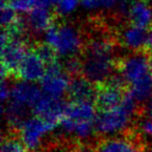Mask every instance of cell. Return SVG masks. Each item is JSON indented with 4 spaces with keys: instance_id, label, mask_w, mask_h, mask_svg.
<instances>
[{
    "instance_id": "cell-1",
    "label": "cell",
    "mask_w": 152,
    "mask_h": 152,
    "mask_svg": "<svg viewBox=\"0 0 152 152\" xmlns=\"http://www.w3.org/2000/svg\"><path fill=\"white\" fill-rule=\"evenodd\" d=\"M116 72L122 76L137 103H145L152 94V70L146 51L130 52L117 61Z\"/></svg>"
},
{
    "instance_id": "cell-2",
    "label": "cell",
    "mask_w": 152,
    "mask_h": 152,
    "mask_svg": "<svg viewBox=\"0 0 152 152\" xmlns=\"http://www.w3.org/2000/svg\"><path fill=\"white\" fill-rule=\"evenodd\" d=\"M45 43L56 50L58 55L68 58L79 56L85 42L83 34L77 26L71 23L53 24L44 34Z\"/></svg>"
},
{
    "instance_id": "cell-3",
    "label": "cell",
    "mask_w": 152,
    "mask_h": 152,
    "mask_svg": "<svg viewBox=\"0 0 152 152\" xmlns=\"http://www.w3.org/2000/svg\"><path fill=\"white\" fill-rule=\"evenodd\" d=\"M1 78L18 79V70L28 52L27 40L14 39L2 30L1 34Z\"/></svg>"
},
{
    "instance_id": "cell-4",
    "label": "cell",
    "mask_w": 152,
    "mask_h": 152,
    "mask_svg": "<svg viewBox=\"0 0 152 152\" xmlns=\"http://www.w3.org/2000/svg\"><path fill=\"white\" fill-rule=\"evenodd\" d=\"M96 110L97 112H105L121 105L129 92V87L120 74L114 73L105 81L96 85Z\"/></svg>"
},
{
    "instance_id": "cell-5",
    "label": "cell",
    "mask_w": 152,
    "mask_h": 152,
    "mask_svg": "<svg viewBox=\"0 0 152 152\" xmlns=\"http://www.w3.org/2000/svg\"><path fill=\"white\" fill-rule=\"evenodd\" d=\"M133 115L128 113L122 105L105 112H97L95 130L100 135L122 134L132 127L130 126Z\"/></svg>"
},
{
    "instance_id": "cell-6",
    "label": "cell",
    "mask_w": 152,
    "mask_h": 152,
    "mask_svg": "<svg viewBox=\"0 0 152 152\" xmlns=\"http://www.w3.org/2000/svg\"><path fill=\"white\" fill-rule=\"evenodd\" d=\"M146 146L142 133L130 128L118 137L100 140L95 145L94 152H145Z\"/></svg>"
},
{
    "instance_id": "cell-7",
    "label": "cell",
    "mask_w": 152,
    "mask_h": 152,
    "mask_svg": "<svg viewBox=\"0 0 152 152\" xmlns=\"http://www.w3.org/2000/svg\"><path fill=\"white\" fill-rule=\"evenodd\" d=\"M116 37L119 44L130 52H148L152 49V26L145 28L124 24L116 31Z\"/></svg>"
},
{
    "instance_id": "cell-8",
    "label": "cell",
    "mask_w": 152,
    "mask_h": 152,
    "mask_svg": "<svg viewBox=\"0 0 152 152\" xmlns=\"http://www.w3.org/2000/svg\"><path fill=\"white\" fill-rule=\"evenodd\" d=\"M56 128L53 124L39 117H30L23 123L19 133L24 145L31 152H42V144L45 135Z\"/></svg>"
},
{
    "instance_id": "cell-9",
    "label": "cell",
    "mask_w": 152,
    "mask_h": 152,
    "mask_svg": "<svg viewBox=\"0 0 152 152\" xmlns=\"http://www.w3.org/2000/svg\"><path fill=\"white\" fill-rule=\"evenodd\" d=\"M68 76L69 75L66 73L63 64L59 61L48 66L46 74L41 80L43 93L51 97L61 98L64 94L67 93L69 88L70 79Z\"/></svg>"
},
{
    "instance_id": "cell-10",
    "label": "cell",
    "mask_w": 152,
    "mask_h": 152,
    "mask_svg": "<svg viewBox=\"0 0 152 152\" xmlns=\"http://www.w3.org/2000/svg\"><path fill=\"white\" fill-rule=\"evenodd\" d=\"M67 105L68 103H66L61 98L51 97L43 94L40 100L34 105L32 112L34 116L57 127L59 126L65 116Z\"/></svg>"
},
{
    "instance_id": "cell-11",
    "label": "cell",
    "mask_w": 152,
    "mask_h": 152,
    "mask_svg": "<svg viewBox=\"0 0 152 152\" xmlns=\"http://www.w3.org/2000/svg\"><path fill=\"white\" fill-rule=\"evenodd\" d=\"M46 65L32 49H29L24 56L18 70V79L34 83L41 81L46 74Z\"/></svg>"
},
{
    "instance_id": "cell-12",
    "label": "cell",
    "mask_w": 152,
    "mask_h": 152,
    "mask_svg": "<svg viewBox=\"0 0 152 152\" xmlns=\"http://www.w3.org/2000/svg\"><path fill=\"white\" fill-rule=\"evenodd\" d=\"M67 94L71 102H87L95 104L97 91L96 86L94 87L93 83L83 75H78L70 79Z\"/></svg>"
},
{
    "instance_id": "cell-13",
    "label": "cell",
    "mask_w": 152,
    "mask_h": 152,
    "mask_svg": "<svg viewBox=\"0 0 152 152\" xmlns=\"http://www.w3.org/2000/svg\"><path fill=\"white\" fill-rule=\"evenodd\" d=\"M42 95L40 88L34 83L25 81L15 83L11 88V96L9 100L34 110V105L40 100Z\"/></svg>"
},
{
    "instance_id": "cell-14",
    "label": "cell",
    "mask_w": 152,
    "mask_h": 152,
    "mask_svg": "<svg viewBox=\"0 0 152 152\" xmlns=\"http://www.w3.org/2000/svg\"><path fill=\"white\" fill-rule=\"evenodd\" d=\"M55 15L50 10L42 7H37L27 14L25 18L28 32L31 34H41L46 32L54 24Z\"/></svg>"
},
{
    "instance_id": "cell-15",
    "label": "cell",
    "mask_w": 152,
    "mask_h": 152,
    "mask_svg": "<svg viewBox=\"0 0 152 152\" xmlns=\"http://www.w3.org/2000/svg\"><path fill=\"white\" fill-rule=\"evenodd\" d=\"M128 23L140 26V27H151L152 7H150L146 1L143 0H134L129 12Z\"/></svg>"
},
{
    "instance_id": "cell-16",
    "label": "cell",
    "mask_w": 152,
    "mask_h": 152,
    "mask_svg": "<svg viewBox=\"0 0 152 152\" xmlns=\"http://www.w3.org/2000/svg\"><path fill=\"white\" fill-rule=\"evenodd\" d=\"M19 131L7 130L2 135L1 140V152H26V146L21 140Z\"/></svg>"
},
{
    "instance_id": "cell-17",
    "label": "cell",
    "mask_w": 152,
    "mask_h": 152,
    "mask_svg": "<svg viewBox=\"0 0 152 152\" xmlns=\"http://www.w3.org/2000/svg\"><path fill=\"white\" fill-rule=\"evenodd\" d=\"M32 50L40 56V58L45 63L46 67L50 65H53L56 61H58V53L56 52L53 47L48 45L47 43H36L32 46Z\"/></svg>"
},
{
    "instance_id": "cell-18",
    "label": "cell",
    "mask_w": 152,
    "mask_h": 152,
    "mask_svg": "<svg viewBox=\"0 0 152 152\" xmlns=\"http://www.w3.org/2000/svg\"><path fill=\"white\" fill-rule=\"evenodd\" d=\"M119 0H81L80 5L87 11L114 10Z\"/></svg>"
},
{
    "instance_id": "cell-19",
    "label": "cell",
    "mask_w": 152,
    "mask_h": 152,
    "mask_svg": "<svg viewBox=\"0 0 152 152\" xmlns=\"http://www.w3.org/2000/svg\"><path fill=\"white\" fill-rule=\"evenodd\" d=\"M81 0H59L58 4L55 7V16L66 17L71 15L80 4Z\"/></svg>"
},
{
    "instance_id": "cell-20",
    "label": "cell",
    "mask_w": 152,
    "mask_h": 152,
    "mask_svg": "<svg viewBox=\"0 0 152 152\" xmlns=\"http://www.w3.org/2000/svg\"><path fill=\"white\" fill-rule=\"evenodd\" d=\"M7 4L17 13L28 14L39 7V0H9Z\"/></svg>"
},
{
    "instance_id": "cell-21",
    "label": "cell",
    "mask_w": 152,
    "mask_h": 152,
    "mask_svg": "<svg viewBox=\"0 0 152 152\" xmlns=\"http://www.w3.org/2000/svg\"><path fill=\"white\" fill-rule=\"evenodd\" d=\"M17 12L14 11L7 3H1V24L3 28H7L18 19Z\"/></svg>"
},
{
    "instance_id": "cell-22",
    "label": "cell",
    "mask_w": 152,
    "mask_h": 152,
    "mask_svg": "<svg viewBox=\"0 0 152 152\" xmlns=\"http://www.w3.org/2000/svg\"><path fill=\"white\" fill-rule=\"evenodd\" d=\"M142 115L152 120V94L149 97V99L147 100V102L144 104L143 107L140 110V116H142Z\"/></svg>"
},
{
    "instance_id": "cell-23",
    "label": "cell",
    "mask_w": 152,
    "mask_h": 152,
    "mask_svg": "<svg viewBox=\"0 0 152 152\" xmlns=\"http://www.w3.org/2000/svg\"><path fill=\"white\" fill-rule=\"evenodd\" d=\"M140 127H141L142 132L149 135V137H152V120H150V119L144 120L143 122H141Z\"/></svg>"
},
{
    "instance_id": "cell-24",
    "label": "cell",
    "mask_w": 152,
    "mask_h": 152,
    "mask_svg": "<svg viewBox=\"0 0 152 152\" xmlns=\"http://www.w3.org/2000/svg\"><path fill=\"white\" fill-rule=\"evenodd\" d=\"M58 2L59 0H39V7L50 10L52 7H56Z\"/></svg>"
},
{
    "instance_id": "cell-25",
    "label": "cell",
    "mask_w": 152,
    "mask_h": 152,
    "mask_svg": "<svg viewBox=\"0 0 152 152\" xmlns=\"http://www.w3.org/2000/svg\"><path fill=\"white\" fill-rule=\"evenodd\" d=\"M148 54H149V56L152 58V49H151V50H149V51H148Z\"/></svg>"
},
{
    "instance_id": "cell-26",
    "label": "cell",
    "mask_w": 152,
    "mask_h": 152,
    "mask_svg": "<svg viewBox=\"0 0 152 152\" xmlns=\"http://www.w3.org/2000/svg\"><path fill=\"white\" fill-rule=\"evenodd\" d=\"M9 0H1V3H7Z\"/></svg>"
},
{
    "instance_id": "cell-27",
    "label": "cell",
    "mask_w": 152,
    "mask_h": 152,
    "mask_svg": "<svg viewBox=\"0 0 152 152\" xmlns=\"http://www.w3.org/2000/svg\"><path fill=\"white\" fill-rule=\"evenodd\" d=\"M150 66H151V70H152V58L150 57Z\"/></svg>"
},
{
    "instance_id": "cell-28",
    "label": "cell",
    "mask_w": 152,
    "mask_h": 152,
    "mask_svg": "<svg viewBox=\"0 0 152 152\" xmlns=\"http://www.w3.org/2000/svg\"><path fill=\"white\" fill-rule=\"evenodd\" d=\"M143 1H146V2H147V1H150V0H143Z\"/></svg>"
}]
</instances>
